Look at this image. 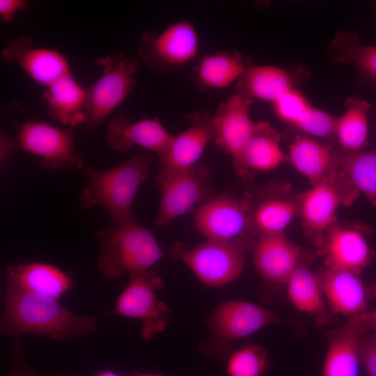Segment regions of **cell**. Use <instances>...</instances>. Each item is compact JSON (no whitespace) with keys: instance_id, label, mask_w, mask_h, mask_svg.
<instances>
[{"instance_id":"obj_1","label":"cell","mask_w":376,"mask_h":376,"mask_svg":"<svg viewBox=\"0 0 376 376\" xmlns=\"http://www.w3.org/2000/svg\"><path fill=\"white\" fill-rule=\"evenodd\" d=\"M58 300L6 288L0 320L1 334L17 338L30 334L64 340L96 331L94 316L75 314Z\"/></svg>"},{"instance_id":"obj_2","label":"cell","mask_w":376,"mask_h":376,"mask_svg":"<svg viewBox=\"0 0 376 376\" xmlns=\"http://www.w3.org/2000/svg\"><path fill=\"white\" fill-rule=\"evenodd\" d=\"M152 162V155L142 154L106 170L87 166L84 173L88 184L79 197L81 207L89 210L100 205L113 224L136 221L134 200L148 178Z\"/></svg>"},{"instance_id":"obj_3","label":"cell","mask_w":376,"mask_h":376,"mask_svg":"<svg viewBox=\"0 0 376 376\" xmlns=\"http://www.w3.org/2000/svg\"><path fill=\"white\" fill-rule=\"evenodd\" d=\"M93 235L98 240V270L109 280L149 270L164 256L151 231L136 221L113 224Z\"/></svg>"},{"instance_id":"obj_4","label":"cell","mask_w":376,"mask_h":376,"mask_svg":"<svg viewBox=\"0 0 376 376\" xmlns=\"http://www.w3.org/2000/svg\"><path fill=\"white\" fill-rule=\"evenodd\" d=\"M93 63L102 68V74L87 87L84 125L90 130L100 125L129 96L136 84L134 75L141 69L139 58L123 52L97 58Z\"/></svg>"},{"instance_id":"obj_5","label":"cell","mask_w":376,"mask_h":376,"mask_svg":"<svg viewBox=\"0 0 376 376\" xmlns=\"http://www.w3.org/2000/svg\"><path fill=\"white\" fill-rule=\"evenodd\" d=\"M207 323L210 337L205 350L212 356H224L228 353V347L232 342L264 327L290 324L292 322L257 304L228 300L214 308Z\"/></svg>"},{"instance_id":"obj_6","label":"cell","mask_w":376,"mask_h":376,"mask_svg":"<svg viewBox=\"0 0 376 376\" xmlns=\"http://www.w3.org/2000/svg\"><path fill=\"white\" fill-rule=\"evenodd\" d=\"M359 195L340 169L298 195V215L306 236L318 247L326 230L337 221L338 209L350 205Z\"/></svg>"},{"instance_id":"obj_7","label":"cell","mask_w":376,"mask_h":376,"mask_svg":"<svg viewBox=\"0 0 376 376\" xmlns=\"http://www.w3.org/2000/svg\"><path fill=\"white\" fill-rule=\"evenodd\" d=\"M199 51V37L189 20L175 22L159 32L143 33L137 52L154 72L166 75L192 61Z\"/></svg>"},{"instance_id":"obj_8","label":"cell","mask_w":376,"mask_h":376,"mask_svg":"<svg viewBox=\"0 0 376 376\" xmlns=\"http://www.w3.org/2000/svg\"><path fill=\"white\" fill-rule=\"evenodd\" d=\"M255 240L226 242L206 240L178 253L179 258L204 285L221 287L241 274L246 255Z\"/></svg>"},{"instance_id":"obj_9","label":"cell","mask_w":376,"mask_h":376,"mask_svg":"<svg viewBox=\"0 0 376 376\" xmlns=\"http://www.w3.org/2000/svg\"><path fill=\"white\" fill-rule=\"evenodd\" d=\"M163 285L161 277L151 269L129 275V283L116 299L111 313L140 320L141 337L152 339L169 322L170 309L157 295Z\"/></svg>"},{"instance_id":"obj_10","label":"cell","mask_w":376,"mask_h":376,"mask_svg":"<svg viewBox=\"0 0 376 376\" xmlns=\"http://www.w3.org/2000/svg\"><path fill=\"white\" fill-rule=\"evenodd\" d=\"M14 127L19 146L40 157L42 169H84V159L74 146L73 127L63 129L33 119L15 123Z\"/></svg>"},{"instance_id":"obj_11","label":"cell","mask_w":376,"mask_h":376,"mask_svg":"<svg viewBox=\"0 0 376 376\" xmlns=\"http://www.w3.org/2000/svg\"><path fill=\"white\" fill-rule=\"evenodd\" d=\"M193 220L206 240L226 242L256 240L248 201L230 195H219L202 202Z\"/></svg>"},{"instance_id":"obj_12","label":"cell","mask_w":376,"mask_h":376,"mask_svg":"<svg viewBox=\"0 0 376 376\" xmlns=\"http://www.w3.org/2000/svg\"><path fill=\"white\" fill-rule=\"evenodd\" d=\"M210 178L209 169L197 166L173 173L159 172L161 196L156 224L166 226L200 205L210 191Z\"/></svg>"},{"instance_id":"obj_13","label":"cell","mask_w":376,"mask_h":376,"mask_svg":"<svg viewBox=\"0 0 376 376\" xmlns=\"http://www.w3.org/2000/svg\"><path fill=\"white\" fill-rule=\"evenodd\" d=\"M366 232L361 227L345 225L338 220L332 224L318 246L325 267L360 274L375 256L368 243Z\"/></svg>"},{"instance_id":"obj_14","label":"cell","mask_w":376,"mask_h":376,"mask_svg":"<svg viewBox=\"0 0 376 376\" xmlns=\"http://www.w3.org/2000/svg\"><path fill=\"white\" fill-rule=\"evenodd\" d=\"M1 61L17 65L33 81L47 88L57 79L72 74L67 58L48 47H36L33 38L20 36L1 52Z\"/></svg>"},{"instance_id":"obj_15","label":"cell","mask_w":376,"mask_h":376,"mask_svg":"<svg viewBox=\"0 0 376 376\" xmlns=\"http://www.w3.org/2000/svg\"><path fill=\"white\" fill-rule=\"evenodd\" d=\"M370 329V311H366L327 331L328 345L322 376H358L360 343Z\"/></svg>"},{"instance_id":"obj_16","label":"cell","mask_w":376,"mask_h":376,"mask_svg":"<svg viewBox=\"0 0 376 376\" xmlns=\"http://www.w3.org/2000/svg\"><path fill=\"white\" fill-rule=\"evenodd\" d=\"M255 100L237 92L221 102L212 117L213 141L227 155L234 165L249 140L255 123L250 110Z\"/></svg>"},{"instance_id":"obj_17","label":"cell","mask_w":376,"mask_h":376,"mask_svg":"<svg viewBox=\"0 0 376 376\" xmlns=\"http://www.w3.org/2000/svg\"><path fill=\"white\" fill-rule=\"evenodd\" d=\"M212 117L209 111L185 115L188 127L173 135L166 149L159 155V172H177L196 166L207 144L213 141Z\"/></svg>"},{"instance_id":"obj_18","label":"cell","mask_w":376,"mask_h":376,"mask_svg":"<svg viewBox=\"0 0 376 376\" xmlns=\"http://www.w3.org/2000/svg\"><path fill=\"white\" fill-rule=\"evenodd\" d=\"M253 265L267 281L286 284L289 277L302 261L303 251L285 233L259 235L253 247Z\"/></svg>"},{"instance_id":"obj_19","label":"cell","mask_w":376,"mask_h":376,"mask_svg":"<svg viewBox=\"0 0 376 376\" xmlns=\"http://www.w3.org/2000/svg\"><path fill=\"white\" fill-rule=\"evenodd\" d=\"M6 288L59 299L75 285L74 279L54 265L32 262L7 266Z\"/></svg>"},{"instance_id":"obj_20","label":"cell","mask_w":376,"mask_h":376,"mask_svg":"<svg viewBox=\"0 0 376 376\" xmlns=\"http://www.w3.org/2000/svg\"><path fill=\"white\" fill-rule=\"evenodd\" d=\"M173 136L157 118L132 122L125 115L113 117L106 131L107 141L116 150L126 151L138 146L159 155L166 149Z\"/></svg>"},{"instance_id":"obj_21","label":"cell","mask_w":376,"mask_h":376,"mask_svg":"<svg viewBox=\"0 0 376 376\" xmlns=\"http://www.w3.org/2000/svg\"><path fill=\"white\" fill-rule=\"evenodd\" d=\"M248 203L251 225L256 236L284 233L299 212L297 196H292L287 189L277 186L264 188Z\"/></svg>"},{"instance_id":"obj_22","label":"cell","mask_w":376,"mask_h":376,"mask_svg":"<svg viewBox=\"0 0 376 376\" xmlns=\"http://www.w3.org/2000/svg\"><path fill=\"white\" fill-rule=\"evenodd\" d=\"M316 274L333 312L350 317L366 311L370 299L359 274L325 266Z\"/></svg>"},{"instance_id":"obj_23","label":"cell","mask_w":376,"mask_h":376,"mask_svg":"<svg viewBox=\"0 0 376 376\" xmlns=\"http://www.w3.org/2000/svg\"><path fill=\"white\" fill-rule=\"evenodd\" d=\"M252 65L251 59L241 52L220 50L201 56L189 77L201 91L224 89L236 84Z\"/></svg>"},{"instance_id":"obj_24","label":"cell","mask_w":376,"mask_h":376,"mask_svg":"<svg viewBox=\"0 0 376 376\" xmlns=\"http://www.w3.org/2000/svg\"><path fill=\"white\" fill-rule=\"evenodd\" d=\"M280 142L279 133L270 123H256L249 140L233 165L237 174L246 179L251 171H271L285 162L288 158L281 150Z\"/></svg>"},{"instance_id":"obj_25","label":"cell","mask_w":376,"mask_h":376,"mask_svg":"<svg viewBox=\"0 0 376 376\" xmlns=\"http://www.w3.org/2000/svg\"><path fill=\"white\" fill-rule=\"evenodd\" d=\"M87 95V88L82 86L70 74L47 86L42 98L52 119L74 128L85 123Z\"/></svg>"},{"instance_id":"obj_26","label":"cell","mask_w":376,"mask_h":376,"mask_svg":"<svg viewBox=\"0 0 376 376\" xmlns=\"http://www.w3.org/2000/svg\"><path fill=\"white\" fill-rule=\"evenodd\" d=\"M287 158L311 186L339 169L333 148L324 146L306 134L294 139L290 144Z\"/></svg>"},{"instance_id":"obj_27","label":"cell","mask_w":376,"mask_h":376,"mask_svg":"<svg viewBox=\"0 0 376 376\" xmlns=\"http://www.w3.org/2000/svg\"><path fill=\"white\" fill-rule=\"evenodd\" d=\"M237 92L274 103L295 88L294 75L274 65H251L235 84Z\"/></svg>"},{"instance_id":"obj_28","label":"cell","mask_w":376,"mask_h":376,"mask_svg":"<svg viewBox=\"0 0 376 376\" xmlns=\"http://www.w3.org/2000/svg\"><path fill=\"white\" fill-rule=\"evenodd\" d=\"M328 53L336 63L354 65L360 79L376 90V45L360 42L354 33L339 31L328 46Z\"/></svg>"},{"instance_id":"obj_29","label":"cell","mask_w":376,"mask_h":376,"mask_svg":"<svg viewBox=\"0 0 376 376\" xmlns=\"http://www.w3.org/2000/svg\"><path fill=\"white\" fill-rule=\"evenodd\" d=\"M333 151L338 169L376 207V148Z\"/></svg>"},{"instance_id":"obj_30","label":"cell","mask_w":376,"mask_h":376,"mask_svg":"<svg viewBox=\"0 0 376 376\" xmlns=\"http://www.w3.org/2000/svg\"><path fill=\"white\" fill-rule=\"evenodd\" d=\"M343 113L336 119L334 136L340 148L363 150L368 136V116L371 104L363 98H349Z\"/></svg>"},{"instance_id":"obj_31","label":"cell","mask_w":376,"mask_h":376,"mask_svg":"<svg viewBox=\"0 0 376 376\" xmlns=\"http://www.w3.org/2000/svg\"><path fill=\"white\" fill-rule=\"evenodd\" d=\"M286 285L288 299L297 310L318 315L324 314L323 293L318 275L305 262L299 264Z\"/></svg>"},{"instance_id":"obj_32","label":"cell","mask_w":376,"mask_h":376,"mask_svg":"<svg viewBox=\"0 0 376 376\" xmlns=\"http://www.w3.org/2000/svg\"><path fill=\"white\" fill-rule=\"evenodd\" d=\"M269 368L265 349L253 344L233 352L228 358L226 370L228 376H265Z\"/></svg>"},{"instance_id":"obj_33","label":"cell","mask_w":376,"mask_h":376,"mask_svg":"<svg viewBox=\"0 0 376 376\" xmlns=\"http://www.w3.org/2000/svg\"><path fill=\"white\" fill-rule=\"evenodd\" d=\"M277 117L293 127L311 106L306 97L296 88L272 103Z\"/></svg>"},{"instance_id":"obj_34","label":"cell","mask_w":376,"mask_h":376,"mask_svg":"<svg viewBox=\"0 0 376 376\" xmlns=\"http://www.w3.org/2000/svg\"><path fill=\"white\" fill-rule=\"evenodd\" d=\"M359 360L367 376H376V338L373 334L367 333L361 338Z\"/></svg>"},{"instance_id":"obj_35","label":"cell","mask_w":376,"mask_h":376,"mask_svg":"<svg viewBox=\"0 0 376 376\" xmlns=\"http://www.w3.org/2000/svg\"><path fill=\"white\" fill-rule=\"evenodd\" d=\"M29 6V1L26 0H0V16L4 22L10 23L18 11Z\"/></svg>"},{"instance_id":"obj_36","label":"cell","mask_w":376,"mask_h":376,"mask_svg":"<svg viewBox=\"0 0 376 376\" xmlns=\"http://www.w3.org/2000/svg\"><path fill=\"white\" fill-rule=\"evenodd\" d=\"M7 376H38L27 365L17 342L15 346L13 366Z\"/></svg>"},{"instance_id":"obj_37","label":"cell","mask_w":376,"mask_h":376,"mask_svg":"<svg viewBox=\"0 0 376 376\" xmlns=\"http://www.w3.org/2000/svg\"><path fill=\"white\" fill-rule=\"evenodd\" d=\"M18 144L17 140L10 138L3 132L0 135V159L3 161L8 157Z\"/></svg>"},{"instance_id":"obj_38","label":"cell","mask_w":376,"mask_h":376,"mask_svg":"<svg viewBox=\"0 0 376 376\" xmlns=\"http://www.w3.org/2000/svg\"><path fill=\"white\" fill-rule=\"evenodd\" d=\"M370 327L373 330V334L376 338V309L370 311Z\"/></svg>"},{"instance_id":"obj_39","label":"cell","mask_w":376,"mask_h":376,"mask_svg":"<svg viewBox=\"0 0 376 376\" xmlns=\"http://www.w3.org/2000/svg\"><path fill=\"white\" fill-rule=\"evenodd\" d=\"M370 301L376 299V281L367 286Z\"/></svg>"},{"instance_id":"obj_40","label":"cell","mask_w":376,"mask_h":376,"mask_svg":"<svg viewBox=\"0 0 376 376\" xmlns=\"http://www.w3.org/2000/svg\"><path fill=\"white\" fill-rule=\"evenodd\" d=\"M93 376H122L121 375L117 373L115 371L107 370H102Z\"/></svg>"},{"instance_id":"obj_41","label":"cell","mask_w":376,"mask_h":376,"mask_svg":"<svg viewBox=\"0 0 376 376\" xmlns=\"http://www.w3.org/2000/svg\"><path fill=\"white\" fill-rule=\"evenodd\" d=\"M129 376H166L161 374H155V373H139V372H134L130 375Z\"/></svg>"},{"instance_id":"obj_42","label":"cell","mask_w":376,"mask_h":376,"mask_svg":"<svg viewBox=\"0 0 376 376\" xmlns=\"http://www.w3.org/2000/svg\"><path fill=\"white\" fill-rule=\"evenodd\" d=\"M375 8L376 9V3H374Z\"/></svg>"},{"instance_id":"obj_43","label":"cell","mask_w":376,"mask_h":376,"mask_svg":"<svg viewBox=\"0 0 376 376\" xmlns=\"http://www.w3.org/2000/svg\"><path fill=\"white\" fill-rule=\"evenodd\" d=\"M375 254H376V252H375Z\"/></svg>"}]
</instances>
